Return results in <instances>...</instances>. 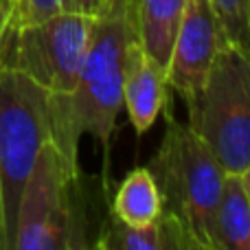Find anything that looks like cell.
<instances>
[{
    "instance_id": "cell-12",
    "label": "cell",
    "mask_w": 250,
    "mask_h": 250,
    "mask_svg": "<svg viewBox=\"0 0 250 250\" xmlns=\"http://www.w3.org/2000/svg\"><path fill=\"white\" fill-rule=\"evenodd\" d=\"M110 211L127 226H147L163 211L158 185L147 167H136L114 191Z\"/></svg>"
},
{
    "instance_id": "cell-17",
    "label": "cell",
    "mask_w": 250,
    "mask_h": 250,
    "mask_svg": "<svg viewBox=\"0 0 250 250\" xmlns=\"http://www.w3.org/2000/svg\"><path fill=\"white\" fill-rule=\"evenodd\" d=\"M0 16H4L11 22V2L9 0H0Z\"/></svg>"
},
{
    "instance_id": "cell-6",
    "label": "cell",
    "mask_w": 250,
    "mask_h": 250,
    "mask_svg": "<svg viewBox=\"0 0 250 250\" xmlns=\"http://www.w3.org/2000/svg\"><path fill=\"white\" fill-rule=\"evenodd\" d=\"M90 22L92 18L82 13L60 11L35 24L9 29L2 64L24 73L51 97L70 95L86 57Z\"/></svg>"
},
{
    "instance_id": "cell-19",
    "label": "cell",
    "mask_w": 250,
    "mask_h": 250,
    "mask_svg": "<svg viewBox=\"0 0 250 250\" xmlns=\"http://www.w3.org/2000/svg\"><path fill=\"white\" fill-rule=\"evenodd\" d=\"M9 2H11V13H13V0H9Z\"/></svg>"
},
{
    "instance_id": "cell-5",
    "label": "cell",
    "mask_w": 250,
    "mask_h": 250,
    "mask_svg": "<svg viewBox=\"0 0 250 250\" xmlns=\"http://www.w3.org/2000/svg\"><path fill=\"white\" fill-rule=\"evenodd\" d=\"M189 127L226 173L250 171V55L226 44L187 104Z\"/></svg>"
},
{
    "instance_id": "cell-13",
    "label": "cell",
    "mask_w": 250,
    "mask_h": 250,
    "mask_svg": "<svg viewBox=\"0 0 250 250\" xmlns=\"http://www.w3.org/2000/svg\"><path fill=\"white\" fill-rule=\"evenodd\" d=\"M226 42L250 55V0H208Z\"/></svg>"
},
{
    "instance_id": "cell-15",
    "label": "cell",
    "mask_w": 250,
    "mask_h": 250,
    "mask_svg": "<svg viewBox=\"0 0 250 250\" xmlns=\"http://www.w3.org/2000/svg\"><path fill=\"white\" fill-rule=\"evenodd\" d=\"M110 0H62V11L82 13V16L95 18Z\"/></svg>"
},
{
    "instance_id": "cell-9",
    "label": "cell",
    "mask_w": 250,
    "mask_h": 250,
    "mask_svg": "<svg viewBox=\"0 0 250 250\" xmlns=\"http://www.w3.org/2000/svg\"><path fill=\"white\" fill-rule=\"evenodd\" d=\"M95 248L97 250H198L193 239L182 229V224L165 208L147 226H127L112 211H108Z\"/></svg>"
},
{
    "instance_id": "cell-3",
    "label": "cell",
    "mask_w": 250,
    "mask_h": 250,
    "mask_svg": "<svg viewBox=\"0 0 250 250\" xmlns=\"http://www.w3.org/2000/svg\"><path fill=\"white\" fill-rule=\"evenodd\" d=\"M167 112V129L147 169L158 185L163 208L169 211L193 239L198 250H217L215 208L224 169L187 123Z\"/></svg>"
},
{
    "instance_id": "cell-8",
    "label": "cell",
    "mask_w": 250,
    "mask_h": 250,
    "mask_svg": "<svg viewBox=\"0 0 250 250\" xmlns=\"http://www.w3.org/2000/svg\"><path fill=\"white\" fill-rule=\"evenodd\" d=\"M123 110H127L134 132L143 136L156 123L160 110L169 105L165 68L136 42L127 44L123 62Z\"/></svg>"
},
{
    "instance_id": "cell-10",
    "label": "cell",
    "mask_w": 250,
    "mask_h": 250,
    "mask_svg": "<svg viewBox=\"0 0 250 250\" xmlns=\"http://www.w3.org/2000/svg\"><path fill=\"white\" fill-rule=\"evenodd\" d=\"M185 7L187 0H127L134 38L163 68H167L173 35Z\"/></svg>"
},
{
    "instance_id": "cell-1",
    "label": "cell",
    "mask_w": 250,
    "mask_h": 250,
    "mask_svg": "<svg viewBox=\"0 0 250 250\" xmlns=\"http://www.w3.org/2000/svg\"><path fill=\"white\" fill-rule=\"evenodd\" d=\"M108 211L105 176H86L46 143L22 189L13 250H90Z\"/></svg>"
},
{
    "instance_id": "cell-2",
    "label": "cell",
    "mask_w": 250,
    "mask_h": 250,
    "mask_svg": "<svg viewBox=\"0 0 250 250\" xmlns=\"http://www.w3.org/2000/svg\"><path fill=\"white\" fill-rule=\"evenodd\" d=\"M134 31L127 0H110L90 22L86 57L70 95H48L53 145L77 163L79 138L90 134L110 154V138L123 110V62Z\"/></svg>"
},
{
    "instance_id": "cell-4",
    "label": "cell",
    "mask_w": 250,
    "mask_h": 250,
    "mask_svg": "<svg viewBox=\"0 0 250 250\" xmlns=\"http://www.w3.org/2000/svg\"><path fill=\"white\" fill-rule=\"evenodd\" d=\"M46 143H53L48 92L11 66H0V250H13L18 204Z\"/></svg>"
},
{
    "instance_id": "cell-7",
    "label": "cell",
    "mask_w": 250,
    "mask_h": 250,
    "mask_svg": "<svg viewBox=\"0 0 250 250\" xmlns=\"http://www.w3.org/2000/svg\"><path fill=\"white\" fill-rule=\"evenodd\" d=\"M226 35L208 0H187L169 51L165 79L169 90L189 104L200 92L215 55L226 46Z\"/></svg>"
},
{
    "instance_id": "cell-16",
    "label": "cell",
    "mask_w": 250,
    "mask_h": 250,
    "mask_svg": "<svg viewBox=\"0 0 250 250\" xmlns=\"http://www.w3.org/2000/svg\"><path fill=\"white\" fill-rule=\"evenodd\" d=\"M7 35H9V20L4 16H0V64H2V55H4V44H7Z\"/></svg>"
},
{
    "instance_id": "cell-18",
    "label": "cell",
    "mask_w": 250,
    "mask_h": 250,
    "mask_svg": "<svg viewBox=\"0 0 250 250\" xmlns=\"http://www.w3.org/2000/svg\"><path fill=\"white\" fill-rule=\"evenodd\" d=\"M0 239H2V202H0Z\"/></svg>"
},
{
    "instance_id": "cell-11",
    "label": "cell",
    "mask_w": 250,
    "mask_h": 250,
    "mask_svg": "<svg viewBox=\"0 0 250 250\" xmlns=\"http://www.w3.org/2000/svg\"><path fill=\"white\" fill-rule=\"evenodd\" d=\"M217 250H250V171L224 173L215 208Z\"/></svg>"
},
{
    "instance_id": "cell-14",
    "label": "cell",
    "mask_w": 250,
    "mask_h": 250,
    "mask_svg": "<svg viewBox=\"0 0 250 250\" xmlns=\"http://www.w3.org/2000/svg\"><path fill=\"white\" fill-rule=\"evenodd\" d=\"M62 11V0H13V13L9 29H20L26 24H35L40 20L55 16Z\"/></svg>"
}]
</instances>
